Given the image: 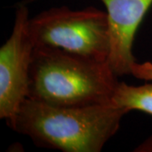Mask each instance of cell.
I'll return each instance as SVG.
<instances>
[{
	"label": "cell",
	"mask_w": 152,
	"mask_h": 152,
	"mask_svg": "<svg viewBox=\"0 0 152 152\" xmlns=\"http://www.w3.org/2000/svg\"><path fill=\"white\" fill-rule=\"evenodd\" d=\"M134 152H152V135L134 150Z\"/></svg>",
	"instance_id": "8"
},
{
	"label": "cell",
	"mask_w": 152,
	"mask_h": 152,
	"mask_svg": "<svg viewBox=\"0 0 152 152\" xmlns=\"http://www.w3.org/2000/svg\"><path fill=\"white\" fill-rule=\"evenodd\" d=\"M129 113L112 102L54 107L26 98L11 129L28 136L38 147L64 152H100Z\"/></svg>",
	"instance_id": "1"
},
{
	"label": "cell",
	"mask_w": 152,
	"mask_h": 152,
	"mask_svg": "<svg viewBox=\"0 0 152 152\" xmlns=\"http://www.w3.org/2000/svg\"><path fill=\"white\" fill-rule=\"evenodd\" d=\"M29 29L34 47H49L109 63L111 34L107 11L92 6L80 10L55 7L30 19Z\"/></svg>",
	"instance_id": "3"
},
{
	"label": "cell",
	"mask_w": 152,
	"mask_h": 152,
	"mask_svg": "<svg viewBox=\"0 0 152 152\" xmlns=\"http://www.w3.org/2000/svg\"><path fill=\"white\" fill-rule=\"evenodd\" d=\"M118 77L109 63L36 46L27 98L54 107L107 103L118 83Z\"/></svg>",
	"instance_id": "2"
},
{
	"label": "cell",
	"mask_w": 152,
	"mask_h": 152,
	"mask_svg": "<svg viewBox=\"0 0 152 152\" xmlns=\"http://www.w3.org/2000/svg\"><path fill=\"white\" fill-rule=\"evenodd\" d=\"M108 15L111 34L109 64L118 76L130 75L135 58L133 44L152 0H102Z\"/></svg>",
	"instance_id": "5"
},
{
	"label": "cell",
	"mask_w": 152,
	"mask_h": 152,
	"mask_svg": "<svg viewBox=\"0 0 152 152\" xmlns=\"http://www.w3.org/2000/svg\"><path fill=\"white\" fill-rule=\"evenodd\" d=\"M130 75L137 79L143 80L145 81H152V63H137L134 62L131 65Z\"/></svg>",
	"instance_id": "7"
},
{
	"label": "cell",
	"mask_w": 152,
	"mask_h": 152,
	"mask_svg": "<svg viewBox=\"0 0 152 152\" xmlns=\"http://www.w3.org/2000/svg\"><path fill=\"white\" fill-rule=\"evenodd\" d=\"M29 22L27 7L19 5L11 36L0 48V118L10 129L29 94L34 49Z\"/></svg>",
	"instance_id": "4"
},
{
	"label": "cell",
	"mask_w": 152,
	"mask_h": 152,
	"mask_svg": "<svg viewBox=\"0 0 152 152\" xmlns=\"http://www.w3.org/2000/svg\"><path fill=\"white\" fill-rule=\"evenodd\" d=\"M111 102L129 112L138 110L152 116V83L135 86L118 81Z\"/></svg>",
	"instance_id": "6"
}]
</instances>
